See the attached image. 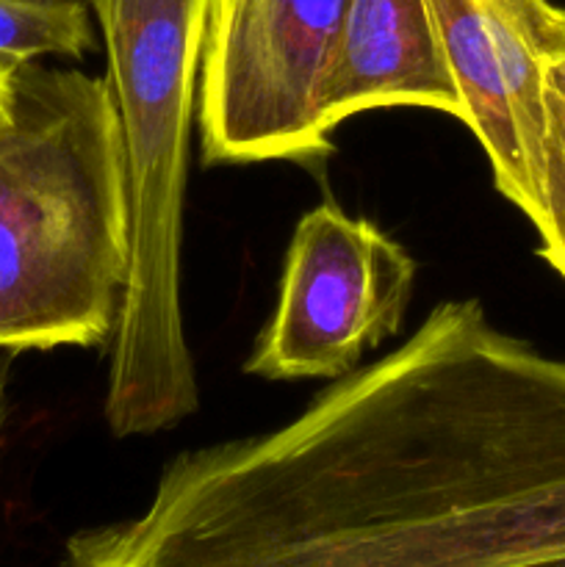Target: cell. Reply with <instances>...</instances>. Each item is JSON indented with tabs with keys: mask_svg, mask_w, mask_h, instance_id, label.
Returning <instances> with one entry per match:
<instances>
[{
	"mask_svg": "<svg viewBox=\"0 0 565 567\" xmlns=\"http://www.w3.org/2000/svg\"><path fill=\"white\" fill-rule=\"evenodd\" d=\"M565 563V360L446 299L277 430L175 454L64 567Z\"/></svg>",
	"mask_w": 565,
	"mask_h": 567,
	"instance_id": "6da1fadb",
	"label": "cell"
},
{
	"mask_svg": "<svg viewBox=\"0 0 565 567\" xmlns=\"http://www.w3.org/2000/svg\"><path fill=\"white\" fill-rule=\"evenodd\" d=\"M131 266L105 78L22 61L0 122V352L111 343Z\"/></svg>",
	"mask_w": 565,
	"mask_h": 567,
	"instance_id": "7a4b0ae2",
	"label": "cell"
},
{
	"mask_svg": "<svg viewBox=\"0 0 565 567\" xmlns=\"http://www.w3.org/2000/svg\"><path fill=\"white\" fill-rule=\"evenodd\" d=\"M105 42L131 210V266L109 349L114 437L172 430L199 408L181 299L183 214L214 0H83Z\"/></svg>",
	"mask_w": 565,
	"mask_h": 567,
	"instance_id": "3957f363",
	"label": "cell"
},
{
	"mask_svg": "<svg viewBox=\"0 0 565 567\" xmlns=\"http://www.w3.org/2000/svg\"><path fill=\"white\" fill-rule=\"evenodd\" d=\"M347 0H214L199 70L205 166L319 161V83Z\"/></svg>",
	"mask_w": 565,
	"mask_h": 567,
	"instance_id": "277c9868",
	"label": "cell"
},
{
	"mask_svg": "<svg viewBox=\"0 0 565 567\" xmlns=\"http://www.w3.org/2000/svg\"><path fill=\"white\" fill-rule=\"evenodd\" d=\"M413 255L332 199L294 227L275 313L244 371L260 380H338L397 336L415 286Z\"/></svg>",
	"mask_w": 565,
	"mask_h": 567,
	"instance_id": "5b68a950",
	"label": "cell"
},
{
	"mask_svg": "<svg viewBox=\"0 0 565 567\" xmlns=\"http://www.w3.org/2000/svg\"><path fill=\"white\" fill-rule=\"evenodd\" d=\"M548 0H427L443 59L499 194L530 219L552 266L557 230L548 203V100L541 17Z\"/></svg>",
	"mask_w": 565,
	"mask_h": 567,
	"instance_id": "8992f818",
	"label": "cell"
},
{
	"mask_svg": "<svg viewBox=\"0 0 565 567\" xmlns=\"http://www.w3.org/2000/svg\"><path fill=\"white\" fill-rule=\"evenodd\" d=\"M427 109L463 122L427 0H347L319 83L327 131L363 111Z\"/></svg>",
	"mask_w": 565,
	"mask_h": 567,
	"instance_id": "52a82bcc",
	"label": "cell"
},
{
	"mask_svg": "<svg viewBox=\"0 0 565 567\" xmlns=\"http://www.w3.org/2000/svg\"><path fill=\"white\" fill-rule=\"evenodd\" d=\"M92 48V11L83 0H0V59H81Z\"/></svg>",
	"mask_w": 565,
	"mask_h": 567,
	"instance_id": "ba28073f",
	"label": "cell"
},
{
	"mask_svg": "<svg viewBox=\"0 0 565 567\" xmlns=\"http://www.w3.org/2000/svg\"><path fill=\"white\" fill-rule=\"evenodd\" d=\"M541 48L546 64L548 116L565 127V6L546 3L543 9Z\"/></svg>",
	"mask_w": 565,
	"mask_h": 567,
	"instance_id": "9c48e42d",
	"label": "cell"
},
{
	"mask_svg": "<svg viewBox=\"0 0 565 567\" xmlns=\"http://www.w3.org/2000/svg\"><path fill=\"white\" fill-rule=\"evenodd\" d=\"M548 203H552L554 230H557V255L552 269L565 280V164L548 155Z\"/></svg>",
	"mask_w": 565,
	"mask_h": 567,
	"instance_id": "30bf717a",
	"label": "cell"
},
{
	"mask_svg": "<svg viewBox=\"0 0 565 567\" xmlns=\"http://www.w3.org/2000/svg\"><path fill=\"white\" fill-rule=\"evenodd\" d=\"M11 358H14V354L0 352V449H3V432H6V424H9V410H11V396H9Z\"/></svg>",
	"mask_w": 565,
	"mask_h": 567,
	"instance_id": "8fae6325",
	"label": "cell"
},
{
	"mask_svg": "<svg viewBox=\"0 0 565 567\" xmlns=\"http://www.w3.org/2000/svg\"><path fill=\"white\" fill-rule=\"evenodd\" d=\"M17 64H22V61H6V59H0V122H3L6 111H9L11 81H14Z\"/></svg>",
	"mask_w": 565,
	"mask_h": 567,
	"instance_id": "7c38bea8",
	"label": "cell"
},
{
	"mask_svg": "<svg viewBox=\"0 0 565 567\" xmlns=\"http://www.w3.org/2000/svg\"><path fill=\"white\" fill-rule=\"evenodd\" d=\"M548 155L559 158L565 164V127L548 116Z\"/></svg>",
	"mask_w": 565,
	"mask_h": 567,
	"instance_id": "4fadbf2b",
	"label": "cell"
},
{
	"mask_svg": "<svg viewBox=\"0 0 565 567\" xmlns=\"http://www.w3.org/2000/svg\"><path fill=\"white\" fill-rule=\"evenodd\" d=\"M543 567H565V563H554V565H543Z\"/></svg>",
	"mask_w": 565,
	"mask_h": 567,
	"instance_id": "5bb4252c",
	"label": "cell"
}]
</instances>
